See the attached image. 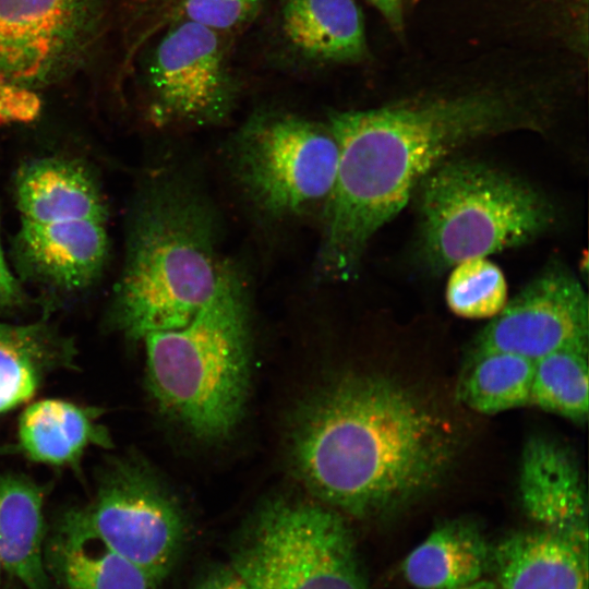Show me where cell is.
Here are the masks:
<instances>
[{
    "instance_id": "7a4b0ae2",
    "label": "cell",
    "mask_w": 589,
    "mask_h": 589,
    "mask_svg": "<svg viewBox=\"0 0 589 589\" xmlns=\"http://www.w3.org/2000/svg\"><path fill=\"white\" fill-rule=\"evenodd\" d=\"M457 444L448 419L421 394L386 375L356 374L313 401L294 434L293 457L321 500L363 518L435 488Z\"/></svg>"
},
{
    "instance_id": "4dcf8cb0",
    "label": "cell",
    "mask_w": 589,
    "mask_h": 589,
    "mask_svg": "<svg viewBox=\"0 0 589 589\" xmlns=\"http://www.w3.org/2000/svg\"><path fill=\"white\" fill-rule=\"evenodd\" d=\"M8 589H14V588H12V587H9Z\"/></svg>"
},
{
    "instance_id": "484cf974",
    "label": "cell",
    "mask_w": 589,
    "mask_h": 589,
    "mask_svg": "<svg viewBox=\"0 0 589 589\" xmlns=\"http://www.w3.org/2000/svg\"><path fill=\"white\" fill-rule=\"evenodd\" d=\"M23 298L22 286L5 257L0 238V310L20 304Z\"/></svg>"
},
{
    "instance_id": "52a82bcc",
    "label": "cell",
    "mask_w": 589,
    "mask_h": 589,
    "mask_svg": "<svg viewBox=\"0 0 589 589\" xmlns=\"http://www.w3.org/2000/svg\"><path fill=\"white\" fill-rule=\"evenodd\" d=\"M112 0H0V96L106 84Z\"/></svg>"
},
{
    "instance_id": "f546056e",
    "label": "cell",
    "mask_w": 589,
    "mask_h": 589,
    "mask_svg": "<svg viewBox=\"0 0 589 589\" xmlns=\"http://www.w3.org/2000/svg\"><path fill=\"white\" fill-rule=\"evenodd\" d=\"M1 569H2V566L0 564V588H1Z\"/></svg>"
},
{
    "instance_id": "603a6c76",
    "label": "cell",
    "mask_w": 589,
    "mask_h": 589,
    "mask_svg": "<svg viewBox=\"0 0 589 589\" xmlns=\"http://www.w3.org/2000/svg\"><path fill=\"white\" fill-rule=\"evenodd\" d=\"M181 0H112L110 77L119 88L139 50L166 27Z\"/></svg>"
},
{
    "instance_id": "5bb4252c",
    "label": "cell",
    "mask_w": 589,
    "mask_h": 589,
    "mask_svg": "<svg viewBox=\"0 0 589 589\" xmlns=\"http://www.w3.org/2000/svg\"><path fill=\"white\" fill-rule=\"evenodd\" d=\"M44 563L58 589H156L95 532L82 508L68 510L56 522L45 540Z\"/></svg>"
},
{
    "instance_id": "5b68a950",
    "label": "cell",
    "mask_w": 589,
    "mask_h": 589,
    "mask_svg": "<svg viewBox=\"0 0 589 589\" xmlns=\"http://www.w3.org/2000/svg\"><path fill=\"white\" fill-rule=\"evenodd\" d=\"M14 197V255L23 274L60 292L92 286L109 253L107 207L92 172L67 157L34 158L17 170Z\"/></svg>"
},
{
    "instance_id": "277c9868",
    "label": "cell",
    "mask_w": 589,
    "mask_h": 589,
    "mask_svg": "<svg viewBox=\"0 0 589 589\" xmlns=\"http://www.w3.org/2000/svg\"><path fill=\"white\" fill-rule=\"evenodd\" d=\"M149 390L160 408L197 436L216 438L238 423L249 388V316L231 273L185 324L144 336Z\"/></svg>"
},
{
    "instance_id": "7c38bea8",
    "label": "cell",
    "mask_w": 589,
    "mask_h": 589,
    "mask_svg": "<svg viewBox=\"0 0 589 589\" xmlns=\"http://www.w3.org/2000/svg\"><path fill=\"white\" fill-rule=\"evenodd\" d=\"M589 342L588 296L577 277L553 265L531 279L477 336L472 354L505 351L538 359Z\"/></svg>"
},
{
    "instance_id": "f1b7e54d",
    "label": "cell",
    "mask_w": 589,
    "mask_h": 589,
    "mask_svg": "<svg viewBox=\"0 0 589 589\" xmlns=\"http://www.w3.org/2000/svg\"><path fill=\"white\" fill-rule=\"evenodd\" d=\"M456 589H500V588L495 581L482 578L480 580H477L467 586L456 588Z\"/></svg>"
},
{
    "instance_id": "8fae6325",
    "label": "cell",
    "mask_w": 589,
    "mask_h": 589,
    "mask_svg": "<svg viewBox=\"0 0 589 589\" xmlns=\"http://www.w3.org/2000/svg\"><path fill=\"white\" fill-rule=\"evenodd\" d=\"M82 510L95 532L155 588L169 575L184 541L183 517L141 468L120 460L110 465Z\"/></svg>"
},
{
    "instance_id": "e0dca14e",
    "label": "cell",
    "mask_w": 589,
    "mask_h": 589,
    "mask_svg": "<svg viewBox=\"0 0 589 589\" xmlns=\"http://www.w3.org/2000/svg\"><path fill=\"white\" fill-rule=\"evenodd\" d=\"M44 493L21 474L0 471V564L26 589H53L44 563Z\"/></svg>"
},
{
    "instance_id": "ac0fdd59",
    "label": "cell",
    "mask_w": 589,
    "mask_h": 589,
    "mask_svg": "<svg viewBox=\"0 0 589 589\" xmlns=\"http://www.w3.org/2000/svg\"><path fill=\"white\" fill-rule=\"evenodd\" d=\"M491 545L476 524L449 520L437 526L404 560L401 573L417 589H456L491 569Z\"/></svg>"
},
{
    "instance_id": "9c48e42d",
    "label": "cell",
    "mask_w": 589,
    "mask_h": 589,
    "mask_svg": "<svg viewBox=\"0 0 589 589\" xmlns=\"http://www.w3.org/2000/svg\"><path fill=\"white\" fill-rule=\"evenodd\" d=\"M233 164L241 187L261 209L294 215L326 204L338 145L327 124L292 113H260L239 132Z\"/></svg>"
},
{
    "instance_id": "ba28073f",
    "label": "cell",
    "mask_w": 589,
    "mask_h": 589,
    "mask_svg": "<svg viewBox=\"0 0 589 589\" xmlns=\"http://www.w3.org/2000/svg\"><path fill=\"white\" fill-rule=\"evenodd\" d=\"M251 589H368L351 531L332 508L277 502L231 555Z\"/></svg>"
},
{
    "instance_id": "d4e9b609",
    "label": "cell",
    "mask_w": 589,
    "mask_h": 589,
    "mask_svg": "<svg viewBox=\"0 0 589 589\" xmlns=\"http://www.w3.org/2000/svg\"><path fill=\"white\" fill-rule=\"evenodd\" d=\"M262 3L263 0H181L169 24L189 21L225 36L247 26Z\"/></svg>"
},
{
    "instance_id": "2e32d148",
    "label": "cell",
    "mask_w": 589,
    "mask_h": 589,
    "mask_svg": "<svg viewBox=\"0 0 589 589\" xmlns=\"http://www.w3.org/2000/svg\"><path fill=\"white\" fill-rule=\"evenodd\" d=\"M280 22L289 44L310 60L347 64L369 55L356 0H280Z\"/></svg>"
},
{
    "instance_id": "7402d4cb",
    "label": "cell",
    "mask_w": 589,
    "mask_h": 589,
    "mask_svg": "<svg viewBox=\"0 0 589 589\" xmlns=\"http://www.w3.org/2000/svg\"><path fill=\"white\" fill-rule=\"evenodd\" d=\"M588 345L570 346L534 361L530 405L581 423L588 418Z\"/></svg>"
},
{
    "instance_id": "44dd1931",
    "label": "cell",
    "mask_w": 589,
    "mask_h": 589,
    "mask_svg": "<svg viewBox=\"0 0 589 589\" xmlns=\"http://www.w3.org/2000/svg\"><path fill=\"white\" fill-rule=\"evenodd\" d=\"M534 361L505 351L472 354L458 385V398L482 414L530 405Z\"/></svg>"
},
{
    "instance_id": "cb8c5ba5",
    "label": "cell",
    "mask_w": 589,
    "mask_h": 589,
    "mask_svg": "<svg viewBox=\"0 0 589 589\" xmlns=\"http://www.w3.org/2000/svg\"><path fill=\"white\" fill-rule=\"evenodd\" d=\"M445 299L449 310L465 318H492L508 301L502 269L486 257H473L452 267Z\"/></svg>"
},
{
    "instance_id": "d6986e66",
    "label": "cell",
    "mask_w": 589,
    "mask_h": 589,
    "mask_svg": "<svg viewBox=\"0 0 589 589\" xmlns=\"http://www.w3.org/2000/svg\"><path fill=\"white\" fill-rule=\"evenodd\" d=\"M22 450L33 460L75 464L89 445L109 446V435L91 410L60 399L29 405L19 424Z\"/></svg>"
},
{
    "instance_id": "3957f363",
    "label": "cell",
    "mask_w": 589,
    "mask_h": 589,
    "mask_svg": "<svg viewBox=\"0 0 589 589\" xmlns=\"http://www.w3.org/2000/svg\"><path fill=\"white\" fill-rule=\"evenodd\" d=\"M143 201L113 297L116 321L134 339L188 323L232 273L214 213L196 192L166 183Z\"/></svg>"
},
{
    "instance_id": "9a60e30c",
    "label": "cell",
    "mask_w": 589,
    "mask_h": 589,
    "mask_svg": "<svg viewBox=\"0 0 589 589\" xmlns=\"http://www.w3.org/2000/svg\"><path fill=\"white\" fill-rule=\"evenodd\" d=\"M500 589H588V545L544 529L518 531L492 549Z\"/></svg>"
},
{
    "instance_id": "6da1fadb",
    "label": "cell",
    "mask_w": 589,
    "mask_h": 589,
    "mask_svg": "<svg viewBox=\"0 0 589 589\" xmlns=\"http://www.w3.org/2000/svg\"><path fill=\"white\" fill-rule=\"evenodd\" d=\"M553 96L538 82L491 81L332 112L338 165L324 205L320 269L332 279L351 277L371 238L435 167L477 140L542 129Z\"/></svg>"
},
{
    "instance_id": "ffe728a7",
    "label": "cell",
    "mask_w": 589,
    "mask_h": 589,
    "mask_svg": "<svg viewBox=\"0 0 589 589\" xmlns=\"http://www.w3.org/2000/svg\"><path fill=\"white\" fill-rule=\"evenodd\" d=\"M70 348L46 324L0 322V416L32 398Z\"/></svg>"
},
{
    "instance_id": "4316f807",
    "label": "cell",
    "mask_w": 589,
    "mask_h": 589,
    "mask_svg": "<svg viewBox=\"0 0 589 589\" xmlns=\"http://www.w3.org/2000/svg\"><path fill=\"white\" fill-rule=\"evenodd\" d=\"M194 589H251L231 567L217 568L208 574Z\"/></svg>"
},
{
    "instance_id": "83f0119b",
    "label": "cell",
    "mask_w": 589,
    "mask_h": 589,
    "mask_svg": "<svg viewBox=\"0 0 589 589\" xmlns=\"http://www.w3.org/2000/svg\"><path fill=\"white\" fill-rule=\"evenodd\" d=\"M385 19L388 26L397 34L402 35L405 0H366Z\"/></svg>"
},
{
    "instance_id": "8992f818",
    "label": "cell",
    "mask_w": 589,
    "mask_h": 589,
    "mask_svg": "<svg viewBox=\"0 0 589 589\" xmlns=\"http://www.w3.org/2000/svg\"><path fill=\"white\" fill-rule=\"evenodd\" d=\"M416 192L420 251L433 271L528 243L554 219L533 187L474 159L444 160Z\"/></svg>"
},
{
    "instance_id": "30bf717a",
    "label": "cell",
    "mask_w": 589,
    "mask_h": 589,
    "mask_svg": "<svg viewBox=\"0 0 589 589\" xmlns=\"http://www.w3.org/2000/svg\"><path fill=\"white\" fill-rule=\"evenodd\" d=\"M131 81L159 123L220 121L236 97L225 36L189 21L168 24L139 50L121 89Z\"/></svg>"
},
{
    "instance_id": "4fadbf2b",
    "label": "cell",
    "mask_w": 589,
    "mask_h": 589,
    "mask_svg": "<svg viewBox=\"0 0 589 589\" xmlns=\"http://www.w3.org/2000/svg\"><path fill=\"white\" fill-rule=\"evenodd\" d=\"M520 505L539 528L588 545V494L574 455L558 442L532 436L518 474Z\"/></svg>"
}]
</instances>
